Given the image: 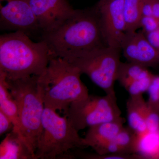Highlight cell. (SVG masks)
<instances>
[{"mask_svg": "<svg viewBox=\"0 0 159 159\" xmlns=\"http://www.w3.org/2000/svg\"><path fill=\"white\" fill-rule=\"evenodd\" d=\"M51 57L70 62L94 49L108 46L102 34L97 6L75 10L70 17L54 30L42 33Z\"/></svg>", "mask_w": 159, "mask_h": 159, "instance_id": "cell-1", "label": "cell"}, {"mask_svg": "<svg viewBox=\"0 0 159 159\" xmlns=\"http://www.w3.org/2000/svg\"><path fill=\"white\" fill-rule=\"evenodd\" d=\"M51 57L44 41L34 42L23 31L0 36V71L8 79L39 77L46 70Z\"/></svg>", "mask_w": 159, "mask_h": 159, "instance_id": "cell-2", "label": "cell"}, {"mask_svg": "<svg viewBox=\"0 0 159 159\" xmlns=\"http://www.w3.org/2000/svg\"><path fill=\"white\" fill-rule=\"evenodd\" d=\"M79 69L66 60L51 57L46 70L38 78L44 107L67 112L72 102L89 95Z\"/></svg>", "mask_w": 159, "mask_h": 159, "instance_id": "cell-3", "label": "cell"}, {"mask_svg": "<svg viewBox=\"0 0 159 159\" xmlns=\"http://www.w3.org/2000/svg\"><path fill=\"white\" fill-rule=\"evenodd\" d=\"M38 77L33 76L15 80L6 78L9 91L18 107L19 123L17 131L14 133L27 146L34 159L42 129L45 107L38 84Z\"/></svg>", "mask_w": 159, "mask_h": 159, "instance_id": "cell-4", "label": "cell"}, {"mask_svg": "<svg viewBox=\"0 0 159 159\" xmlns=\"http://www.w3.org/2000/svg\"><path fill=\"white\" fill-rule=\"evenodd\" d=\"M78 132L65 115L44 107L35 159H63L71 150L88 148Z\"/></svg>", "mask_w": 159, "mask_h": 159, "instance_id": "cell-5", "label": "cell"}, {"mask_svg": "<svg viewBox=\"0 0 159 159\" xmlns=\"http://www.w3.org/2000/svg\"><path fill=\"white\" fill-rule=\"evenodd\" d=\"M121 50L104 46L86 52L70 62L106 94H115V82L121 62Z\"/></svg>", "mask_w": 159, "mask_h": 159, "instance_id": "cell-6", "label": "cell"}, {"mask_svg": "<svg viewBox=\"0 0 159 159\" xmlns=\"http://www.w3.org/2000/svg\"><path fill=\"white\" fill-rule=\"evenodd\" d=\"M116 94L87 97L72 102L65 116L78 131L100 123L122 119Z\"/></svg>", "mask_w": 159, "mask_h": 159, "instance_id": "cell-7", "label": "cell"}, {"mask_svg": "<svg viewBox=\"0 0 159 159\" xmlns=\"http://www.w3.org/2000/svg\"><path fill=\"white\" fill-rule=\"evenodd\" d=\"M0 27L28 35L40 30L29 0H0Z\"/></svg>", "mask_w": 159, "mask_h": 159, "instance_id": "cell-8", "label": "cell"}, {"mask_svg": "<svg viewBox=\"0 0 159 159\" xmlns=\"http://www.w3.org/2000/svg\"><path fill=\"white\" fill-rule=\"evenodd\" d=\"M124 1L115 0L102 5H96L106 43L121 50V43L126 32Z\"/></svg>", "mask_w": 159, "mask_h": 159, "instance_id": "cell-9", "label": "cell"}, {"mask_svg": "<svg viewBox=\"0 0 159 159\" xmlns=\"http://www.w3.org/2000/svg\"><path fill=\"white\" fill-rule=\"evenodd\" d=\"M41 31L54 30L74 13L67 0H29Z\"/></svg>", "mask_w": 159, "mask_h": 159, "instance_id": "cell-10", "label": "cell"}, {"mask_svg": "<svg viewBox=\"0 0 159 159\" xmlns=\"http://www.w3.org/2000/svg\"><path fill=\"white\" fill-rule=\"evenodd\" d=\"M121 50L128 62L147 68L159 63V52L151 44L143 31L125 32Z\"/></svg>", "mask_w": 159, "mask_h": 159, "instance_id": "cell-11", "label": "cell"}, {"mask_svg": "<svg viewBox=\"0 0 159 159\" xmlns=\"http://www.w3.org/2000/svg\"><path fill=\"white\" fill-rule=\"evenodd\" d=\"M154 77L147 67L128 61H121L117 80L129 95H140L148 91Z\"/></svg>", "mask_w": 159, "mask_h": 159, "instance_id": "cell-12", "label": "cell"}, {"mask_svg": "<svg viewBox=\"0 0 159 159\" xmlns=\"http://www.w3.org/2000/svg\"><path fill=\"white\" fill-rule=\"evenodd\" d=\"M141 138L129 126H124L113 139L94 151L100 155L139 153Z\"/></svg>", "mask_w": 159, "mask_h": 159, "instance_id": "cell-13", "label": "cell"}, {"mask_svg": "<svg viewBox=\"0 0 159 159\" xmlns=\"http://www.w3.org/2000/svg\"><path fill=\"white\" fill-rule=\"evenodd\" d=\"M123 118L103 122L89 127L84 138L88 147L94 150L101 145L113 139L124 127Z\"/></svg>", "mask_w": 159, "mask_h": 159, "instance_id": "cell-14", "label": "cell"}, {"mask_svg": "<svg viewBox=\"0 0 159 159\" xmlns=\"http://www.w3.org/2000/svg\"><path fill=\"white\" fill-rule=\"evenodd\" d=\"M147 103L143 94L129 95L126 108L129 126L139 135L148 132L146 122Z\"/></svg>", "mask_w": 159, "mask_h": 159, "instance_id": "cell-15", "label": "cell"}, {"mask_svg": "<svg viewBox=\"0 0 159 159\" xmlns=\"http://www.w3.org/2000/svg\"><path fill=\"white\" fill-rule=\"evenodd\" d=\"M0 111L10 119L13 125L12 131L19 127L18 107L17 102L9 91L5 73L0 71Z\"/></svg>", "mask_w": 159, "mask_h": 159, "instance_id": "cell-16", "label": "cell"}, {"mask_svg": "<svg viewBox=\"0 0 159 159\" xmlns=\"http://www.w3.org/2000/svg\"><path fill=\"white\" fill-rule=\"evenodd\" d=\"M0 159H34L27 146L12 131L1 143Z\"/></svg>", "mask_w": 159, "mask_h": 159, "instance_id": "cell-17", "label": "cell"}, {"mask_svg": "<svg viewBox=\"0 0 159 159\" xmlns=\"http://www.w3.org/2000/svg\"><path fill=\"white\" fill-rule=\"evenodd\" d=\"M143 0H125L124 15L126 32L137 31L142 17Z\"/></svg>", "mask_w": 159, "mask_h": 159, "instance_id": "cell-18", "label": "cell"}, {"mask_svg": "<svg viewBox=\"0 0 159 159\" xmlns=\"http://www.w3.org/2000/svg\"><path fill=\"white\" fill-rule=\"evenodd\" d=\"M73 158L77 157L82 159H144L143 156L139 153L131 154H107L100 155L97 153H88V152H72Z\"/></svg>", "mask_w": 159, "mask_h": 159, "instance_id": "cell-19", "label": "cell"}, {"mask_svg": "<svg viewBox=\"0 0 159 159\" xmlns=\"http://www.w3.org/2000/svg\"><path fill=\"white\" fill-rule=\"evenodd\" d=\"M146 122L148 132L159 131V104L147 101Z\"/></svg>", "mask_w": 159, "mask_h": 159, "instance_id": "cell-20", "label": "cell"}, {"mask_svg": "<svg viewBox=\"0 0 159 159\" xmlns=\"http://www.w3.org/2000/svg\"><path fill=\"white\" fill-rule=\"evenodd\" d=\"M140 27H142L144 33L151 32L159 29V19L151 16H143Z\"/></svg>", "mask_w": 159, "mask_h": 159, "instance_id": "cell-21", "label": "cell"}, {"mask_svg": "<svg viewBox=\"0 0 159 159\" xmlns=\"http://www.w3.org/2000/svg\"><path fill=\"white\" fill-rule=\"evenodd\" d=\"M13 125L10 119L0 111V135L8 132L11 129H13Z\"/></svg>", "mask_w": 159, "mask_h": 159, "instance_id": "cell-22", "label": "cell"}, {"mask_svg": "<svg viewBox=\"0 0 159 159\" xmlns=\"http://www.w3.org/2000/svg\"><path fill=\"white\" fill-rule=\"evenodd\" d=\"M144 33L151 44L159 52V29L151 32Z\"/></svg>", "mask_w": 159, "mask_h": 159, "instance_id": "cell-23", "label": "cell"}, {"mask_svg": "<svg viewBox=\"0 0 159 159\" xmlns=\"http://www.w3.org/2000/svg\"><path fill=\"white\" fill-rule=\"evenodd\" d=\"M152 16L159 19V0H153Z\"/></svg>", "mask_w": 159, "mask_h": 159, "instance_id": "cell-24", "label": "cell"}, {"mask_svg": "<svg viewBox=\"0 0 159 159\" xmlns=\"http://www.w3.org/2000/svg\"><path fill=\"white\" fill-rule=\"evenodd\" d=\"M115 1V0H99V2L97 3V5L100 6V5H103L106 3L112 1Z\"/></svg>", "mask_w": 159, "mask_h": 159, "instance_id": "cell-25", "label": "cell"}, {"mask_svg": "<svg viewBox=\"0 0 159 159\" xmlns=\"http://www.w3.org/2000/svg\"><path fill=\"white\" fill-rule=\"evenodd\" d=\"M157 159H159V155L157 157Z\"/></svg>", "mask_w": 159, "mask_h": 159, "instance_id": "cell-26", "label": "cell"}]
</instances>
